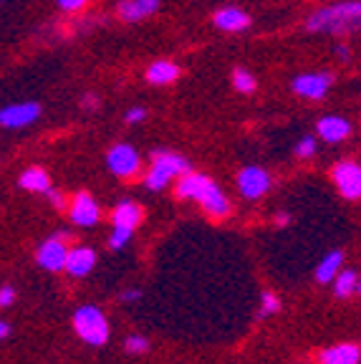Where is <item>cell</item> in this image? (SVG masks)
<instances>
[{
    "mask_svg": "<svg viewBox=\"0 0 361 364\" xmlns=\"http://www.w3.org/2000/svg\"><path fill=\"white\" fill-rule=\"evenodd\" d=\"M306 28L311 33H331L344 36L361 28V0H346L336 6H326L308 18Z\"/></svg>",
    "mask_w": 361,
    "mask_h": 364,
    "instance_id": "6da1fadb",
    "label": "cell"
},
{
    "mask_svg": "<svg viewBox=\"0 0 361 364\" xmlns=\"http://www.w3.org/2000/svg\"><path fill=\"white\" fill-rule=\"evenodd\" d=\"M190 172V162L185 157L175 152H167V149H157L152 152V167H149L147 175V188L149 190H162L167 188V182L177 175H185Z\"/></svg>",
    "mask_w": 361,
    "mask_h": 364,
    "instance_id": "7a4b0ae2",
    "label": "cell"
},
{
    "mask_svg": "<svg viewBox=\"0 0 361 364\" xmlns=\"http://www.w3.org/2000/svg\"><path fill=\"white\" fill-rule=\"evenodd\" d=\"M74 329L81 339L94 344V347H102L109 336L107 318H104V314L96 306H81L79 311L74 314Z\"/></svg>",
    "mask_w": 361,
    "mask_h": 364,
    "instance_id": "3957f363",
    "label": "cell"
},
{
    "mask_svg": "<svg viewBox=\"0 0 361 364\" xmlns=\"http://www.w3.org/2000/svg\"><path fill=\"white\" fill-rule=\"evenodd\" d=\"M333 182H336V188L346 200L361 198V167L356 162H351V159L339 162L333 167Z\"/></svg>",
    "mask_w": 361,
    "mask_h": 364,
    "instance_id": "277c9868",
    "label": "cell"
},
{
    "mask_svg": "<svg viewBox=\"0 0 361 364\" xmlns=\"http://www.w3.org/2000/svg\"><path fill=\"white\" fill-rule=\"evenodd\" d=\"M109 170L117 177H134L139 172V152L131 144H117L109 149Z\"/></svg>",
    "mask_w": 361,
    "mask_h": 364,
    "instance_id": "5b68a950",
    "label": "cell"
},
{
    "mask_svg": "<svg viewBox=\"0 0 361 364\" xmlns=\"http://www.w3.org/2000/svg\"><path fill=\"white\" fill-rule=\"evenodd\" d=\"M237 188L248 200H258L271 188V175L263 167H243L237 175Z\"/></svg>",
    "mask_w": 361,
    "mask_h": 364,
    "instance_id": "8992f818",
    "label": "cell"
},
{
    "mask_svg": "<svg viewBox=\"0 0 361 364\" xmlns=\"http://www.w3.org/2000/svg\"><path fill=\"white\" fill-rule=\"evenodd\" d=\"M331 84H333V76L326 74V71H321V74H301L293 79V91L298 97L318 102V99H323L328 94Z\"/></svg>",
    "mask_w": 361,
    "mask_h": 364,
    "instance_id": "52a82bcc",
    "label": "cell"
},
{
    "mask_svg": "<svg viewBox=\"0 0 361 364\" xmlns=\"http://www.w3.org/2000/svg\"><path fill=\"white\" fill-rule=\"evenodd\" d=\"M41 117V104L36 102H23V104H8L0 109V124L8 129H18V127H28Z\"/></svg>",
    "mask_w": 361,
    "mask_h": 364,
    "instance_id": "ba28073f",
    "label": "cell"
},
{
    "mask_svg": "<svg viewBox=\"0 0 361 364\" xmlns=\"http://www.w3.org/2000/svg\"><path fill=\"white\" fill-rule=\"evenodd\" d=\"M36 258H38V263L45 271H61V268H66L68 248L63 245V238H51L41 245Z\"/></svg>",
    "mask_w": 361,
    "mask_h": 364,
    "instance_id": "9c48e42d",
    "label": "cell"
},
{
    "mask_svg": "<svg viewBox=\"0 0 361 364\" xmlns=\"http://www.w3.org/2000/svg\"><path fill=\"white\" fill-rule=\"evenodd\" d=\"M71 220L81 228H89V225H96L99 220V208H96L94 198L89 193H79L71 203Z\"/></svg>",
    "mask_w": 361,
    "mask_h": 364,
    "instance_id": "30bf717a",
    "label": "cell"
},
{
    "mask_svg": "<svg viewBox=\"0 0 361 364\" xmlns=\"http://www.w3.org/2000/svg\"><path fill=\"white\" fill-rule=\"evenodd\" d=\"M212 185V180L200 172H185L182 180L177 182V198L185 200H203V195L208 193V188Z\"/></svg>",
    "mask_w": 361,
    "mask_h": 364,
    "instance_id": "8fae6325",
    "label": "cell"
},
{
    "mask_svg": "<svg viewBox=\"0 0 361 364\" xmlns=\"http://www.w3.org/2000/svg\"><path fill=\"white\" fill-rule=\"evenodd\" d=\"M212 23L220 31H230V33H237V31H245L250 26V16L240 8H220V11L212 16Z\"/></svg>",
    "mask_w": 361,
    "mask_h": 364,
    "instance_id": "7c38bea8",
    "label": "cell"
},
{
    "mask_svg": "<svg viewBox=\"0 0 361 364\" xmlns=\"http://www.w3.org/2000/svg\"><path fill=\"white\" fill-rule=\"evenodd\" d=\"M318 134L326 142H344L346 136L351 134V124L341 117H323L318 122Z\"/></svg>",
    "mask_w": 361,
    "mask_h": 364,
    "instance_id": "4fadbf2b",
    "label": "cell"
},
{
    "mask_svg": "<svg viewBox=\"0 0 361 364\" xmlns=\"http://www.w3.org/2000/svg\"><path fill=\"white\" fill-rule=\"evenodd\" d=\"M94 263H96V253L91 248H71L68 250L66 271L71 276H86L94 268Z\"/></svg>",
    "mask_w": 361,
    "mask_h": 364,
    "instance_id": "5bb4252c",
    "label": "cell"
},
{
    "mask_svg": "<svg viewBox=\"0 0 361 364\" xmlns=\"http://www.w3.org/2000/svg\"><path fill=\"white\" fill-rule=\"evenodd\" d=\"M139 220H141V208L136 203H129V200L117 205L112 213L114 228H131V230H134V228L139 225Z\"/></svg>",
    "mask_w": 361,
    "mask_h": 364,
    "instance_id": "9a60e30c",
    "label": "cell"
},
{
    "mask_svg": "<svg viewBox=\"0 0 361 364\" xmlns=\"http://www.w3.org/2000/svg\"><path fill=\"white\" fill-rule=\"evenodd\" d=\"M361 349L354 344H339L321 352V364H359Z\"/></svg>",
    "mask_w": 361,
    "mask_h": 364,
    "instance_id": "2e32d148",
    "label": "cell"
},
{
    "mask_svg": "<svg viewBox=\"0 0 361 364\" xmlns=\"http://www.w3.org/2000/svg\"><path fill=\"white\" fill-rule=\"evenodd\" d=\"M177 76H180V66L172 63V61H154L152 66L147 68V81L154 86L172 84Z\"/></svg>",
    "mask_w": 361,
    "mask_h": 364,
    "instance_id": "e0dca14e",
    "label": "cell"
},
{
    "mask_svg": "<svg viewBox=\"0 0 361 364\" xmlns=\"http://www.w3.org/2000/svg\"><path fill=\"white\" fill-rule=\"evenodd\" d=\"M200 203H203V208L212 218H222V215H227V213H230V203H227V198L220 193V188H217L215 182L208 188V193L203 195V200H200Z\"/></svg>",
    "mask_w": 361,
    "mask_h": 364,
    "instance_id": "ac0fdd59",
    "label": "cell"
},
{
    "mask_svg": "<svg viewBox=\"0 0 361 364\" xmlns=\"http://www.w3.org/2000/svg\"><path fill=\"white\" fill-rule=\"evenodd\" d=\"M21 188L28 190V193H48L51 190V177L48 172L41 170V167H31L21 175Z\"/></svg>",
    "mask_w": 361,
    "mask_h": 364,
    "instance_id": "d6986e66",
    "label": "cell"
},
{
    "mask_svg": "<svg viewBox=\"0 0 361 364\" xmlns=\"http://www.w3.org/2000/svg\"><path fill=\"white\" fill-rule=\"evenodd\" d=\"M341 261H344V256L341 253H331V256H326L323 258V263L318 266V271H316V279L321 281V284H328V281L339 273V268H341Z\"/></svg>",
    "mask_w": 361,
    "mask_h": 364,
    "instance_id": "ffe728a7",
    "label": "cell"
},
{
    "mask_svg": "<svg viewBox=\"0 0 361 364\" xmlns=\"http://www.w3.org/2000/svg\"><path fill=\"white\" fill-rule=\"evenodd\" d=\"M119 18L126 23H134L144 18V11H141V6L136 0H122V3H119Z\"/></svg>",
    "mask_w": 361,
    "mask_h": 364,
    "instance_id": "44dd1931",
    "label": "cell"
},
{
    "mask_svg": "<svg viewBox=\"0 0 361 364\" xmlns=\"http://www.w3.org/2000/svg\"><path fill=\"white\" fill-rule=\"evenodd\" d=\"M232 84H235L237 91L250 94V91H255V76L250 71H245V68H235L232 71Z\"/></svg>",
    "mask_w": 361,
    "mask_h": 364,
    "instance_id": "7402d4cb",
    "label": "cell"
},
{
    "mask_svg": "<svg viewBox=\"0 0 361 364\" xmlns=\"http://www.w3.org/2000/svg\"><path fill=\"white\" fill-rule=\"evenodd\" d=\"M354 289H356V273L354 271L339 273V279H336V296H349Z\"/></svg>",
    "mask_w": 361,
    "mask_h": 364,
    "instance_id": "603a6c76",
    "label": "cell"
},
{
    "mask_svg": "<svg viewBox=\"0 0 361 364\" xmlns=\"http://www.w3.org/2000/svg\"><path fill=\"white\" fill-rule=\"evenodd\" d=\"M129 238H131V228H114L112 238H109V245H112L114 250H119L129 243Z\"/></svg>",
    "mask_w": 361,
    "mask_h": 364,
    "instance_id": "cb8c5ba5",
    "label": "cell"
},
{
    "mask_svg": "<svg viewBox=\"0 0 361 364\" xmlns=\"http://www.w3.org/2000/svg\"><path fill=\"white\" fill-rule=\"evenodd\" d=\"M313 152H316V139H313V136H303V139L298 142V147H296V154L306 159V157H311Z\"/></svg>",
    "mask_w": 361,
    "mask_h": 364,
    "instance_id": "d4e9b609",
    "label": "cell"
},
{
    "mask_svg": "<svg viewBox=\"0 0 361 364\" xmlns=\"http://www.w3.org/2000/svg\"><path fill=\"white\" fill-rule=\"evenodd\" d=\"M147 347H149V341L144 339V336H129V339H126V349H129V352H147Z\"/></svg>",
    "mask_w": 361,
    "mask_h": 364,
    "instance_id": "484cf974",
    "label": "cell"
},
{
    "mask_svg": "<svg viewBox=\"0 0 361 364\" xmlns=\"http://www.w3.org/2000/svg\"><path fill=\"white\" fill-rule=\"evenodd\" d=\"M278 309H281V301H278V296H273V294H266L263 296V314H276Z\"/></svg>",
    "mask_w": 361,
    "mask_h": 364,
    "instance_id": "4316f807",
    "label": "cell"
},
{
    "mask_svg": "<svg viewBox=\"0 0 361 364\" xmlns=\"http://www.w3.org/2000/svg\"><path fill=\"white\" fill-rule=\"evenodd\" d=\"M56 3H58V8L66 13H76L86 6V0H56Z\"/></svg>",
    "mask_w": 361,
    "mask_h": 364,
    "instance_id": "83f0119b",
    "label": "cell"
},
{
    "mask_svg": "<svg viewBox=\"0 0 361 364\" xmlns=\"http://www.w3.org/2000/svg\"><path fill=\"white\" fill-rule=\"evenodd\" d=\"M144 117H147V112H144L141 107H134V109H129V112H126L124 119L129 122V124H136V122H141Z\"/></svg>",
    "mask_w": 361,
    "mask_h": 364,
    "instance_id": "f1b7e54d",
    "label": "cell"
},
{
    "mask_svg": "<svg viewBox=\"0 0 361 364\" xmlns=\"http://www.w3.org/2000/svg\"><path fill=\"white\" fill-rule=\"evenodd\" d=\"M141 6V11H144V16H152V13H157L159 8V0H136Z\"/></svg>",
    "mask_w": 361,
    "mask_h": 364,
    "instance_id": "f546056e",
    "label": "cell"
},
{
    "mask_svg": "<svg viewBox=\"0 0 361 364\" xmlns=\"http://www.w3.org/2000/svg\"><path fill=\"white\" fill-rule=\"evenodd\" d=\"M45 195H48V200H51L53 208H56V210H61V208H63V195L56 193V190H48Z\"/></svg>",
    "mask_w": 361,
    "mask_h": 364,
    "instance_id": "4dcf8cb0",
    "label": "cell"
},
{
    "mask_svg": "<svg viewBox=\"0 0 361 364\" xmlns=\"http://www.w3.org/2000/svg\"><path fill=\"white\" fill-rule=\"evenodd\" d=\"M11 301H13V289H11V286H3V291H0V304H3V306H8Z\"/></svg>",
    "mask_w": 361,
    "mask_h": 364,
    "instance_id": "1f68e13d",
    "label": "cell"
},
{
    "mask_svg": "<svg viewBox=\"0 0 361 364\" xmlns=\"http://www.w3.org/2000/svg\"><path fill=\"white\" fill-rule=\"evenodd\" d=\"M96 102H99V99H96L94 94H86V97H84V107H86V109H94V104H96Z\"/></svg>",
    "mask_w": 361,
    "mask_h": 364,
    "instance_id": "d6a6232c",
    "label": "cell"
},
{
    "mask_svg": "<svg viewBox=\"0 0 361 364\" xmlns=\"http://www.w3.org/2000/svg\"><path fill=\"white\" fill-rule=\"evenodd\" d=\"M122 299H124V301H136V299H139V291H126V294H122Z\"/></svg>",
    "mask_w": 361,
    "mask_h": 364,
    "instance_id": "836d02e7",
    "label": "cell"
},
{
    "mask_svg": "<svg viewBox=\"0 0 361 364\" xmlns=\"http://www.w3.org/2000/svg\"><path fill=\"white\" fill-rule=\"evenodd\" d=\"M276 220H278V223H281V225H286V223H288V220H291V218H288V213H281V215H278V218H276Z\"/></svg>",
    "mask_w": 361,
    "mask_h": 364,
    "instance_id": "e575fe53",
    "label": "cell"
},
{
    "mask_svg": "<svg viewBox=\"0 0 361 364\" xmlns=\"http://www.w3.org/2000/svg\"><path fill=\"white\" fill-rule=\"evenodd\" d=\"M336 53H339L344 61H349V51H346V48H336Z\"/></svg>",
    "mask_w": 361,
    "mask_h": 364,
    "instance_id": "d590c367",
    "label": "cell"
},
{
    "mask_svg": "<svg viewBox=\"0 0 361 364\" xmlns=\"http://www.w3.org/2000/svg\"><path fill=\"white\" fill-rule=\"evenodd\" d=\"M8 331H11V326H8V324H0V336H8Z\"/></svg>",
    "mask_w": 361,
    "mask_h": 364,
    "instance_id": "8d00e7d4",
    "label": "cell"
},
{
    "mask_svg": "<svg viewBox=\"0 0 361 364\" xmlns=\"http://www.w3.org/2000/svg\"><path fill=\"white\" fill-rule=\"evenodd\" d=\"M359 291H361V284H359Z\"/></svg>",
    "mask_w": 361,
    "mask_h": 364,
    "instance_id": "74e56055",
    "label": "cell"
}]
</instances>
